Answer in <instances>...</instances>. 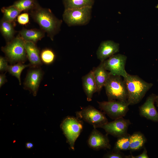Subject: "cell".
Instances as JSON below:
<instances>
[{
	"label": "cell",
	"mask_w": 158,
	"mask_h": 158,
	"mask_svg": "<svg viewBox=\"0 0 158 158\" xmlns=\"http://www.w3.org/2000/svg\"><path fill=\"white\" fill-rule=\"evenodd\" d=\"M30 15L40 29L46 33L53 41L55 36L60 31L62 20L56 17L49 8L40 6L30 11Z\"/></svg>",
	"instance_id": "6da1fadb"
},
{
	"label": "cell",
	"mask_w": 158,
	"mask_h": 158,
	"mask_svg": "<svg viewBox=\"0 0 158 158\" xmlns=\"http://www.w3.org/2000/svg\"><path fill=\"white\" fill-rule=\"evenodd\" d=\"M123 78L127 90V102L129 105L138 103L153 85L152 83L145 81L137 75L128 74Z\"/></svg>",
	"instance_id": "7a4b0ae2"
},
{
	"label": "cell",
	"mask_w": 158,
	"mask_h": 158,
	"mask_svg": "<svg viewBox=\"0 0 158 158\" xmlns=\"http://www.w3.org/2000/svg\"><path fill=\"white\" fill-rule=\"evenodd\" d=\"M2 51L5 54L8 61L11 64L23 63L27 58L25 47V41L18 35L12 40L2 47Z\"/></svg>",
	"instance_id": "3957f363"
},
{
	"label": "cell",
	"mask_w": 158,
	"mask_h": 158,
	"mask_svg": "<svg viewBox=\"0 0 158 158\" xmlns=\"http://www.w3.org/2000/svg\"><path fill=\"white\" fill-rule=\"evenodd\" d=\"M121 77L110 76L104 86L108 100L127 102V90L124 80Z\"/></svg>",
	"instance_id": "277c9868"
},
{
	"label": "cell",
	"mask_w": 158,
	"mask_h": 158,
	"mask_svg": "<svg viewBox=\"0 0 158 158\" xmlns=\"http://www.w3.org/2000/svg\"><path fill=\"white\" fill-rule=\"evenodd\" d=\"M92 7L65 9L62 15L64 22L69 26L87 24L91 18Z\"/></svg>",
	"instance_id": "5b68a950"
},
{
	"label": "cell",
	"mask_w": 158,
	"mask_h": 158,
	"mask_svg": "<svg viewBox=\"0 0 158 158\" xmlns=\"http://www.w3.org/2000/svg\"><path fill=\"white\" fill-rule=\"evenodd\" d=\"M60 126L70 148L72 150H74L75 141L83 130V121L77 117L68 116L63 120Z\"/></svg>",
	"instance_id": "8992f818"
},
{
	"label": "cell",
	"mask_w": 158,
	"mask_h": 158,
	"mask_svg": "<svg viewBox=\"0 0 158 158\" xmlns=\"http://www.w3.org/2000/svg\"><path fill=\"white\" fill-rule=\"evenodd\" d=\"M97 102L99 108L113 119L123 117L129 110L127 102L113 100Z\"/></svg>",
	"instance_id": "52a82bcc"
},
{
	"label": "cell",
	"mask_w": 158,
	"mask_h": 158,
	"mask_svg": "<svg viewBox=\"0 0 158 158\" xmlns=\"http://www.w3.org/2000/svg\"><path fill=\"white\" fill-rule=\"evenodd\" d=\"M105 114L94 107L88 106L77 112L76 116L96 128H100L108 122Z\"/></svg>",
	"instance_id": "ba28073f"
},
{
	"label": "cell",
	"mask_w": 158,
	"mask_h": 158,
	"mask_svg": "<svg viewBox=\"0 0 158 158\" xmlns=\"http://www.w3.org/2000/svg\"><path fill=\"white\" fill-rule=\"evenodd\" d=\"M127 59L125 55L117 54L113 55L103 62L105 68L111 75L124 78L128 74L125 68Z\"/></svg>",
	"instance_id": "9c48e42d"
},
{
	"label": "cell",
	"mask_w": 158,
	"mask_h": 158,
	"mask_svg": "<svg viewBox=\"0 0 158 158\" xmlns=\"http://www.w3.org/2000/svg\"><path fill=\"white\" fill-rule=\"evenodd\" d=\"M131 123L129 119L121 117L108 122L100 128L103 129L107 134L118 138L128 134V129Z\"/></svg>",
	"instance_id": "30bf717a"
},
{
	"label": "cell",
	"mask_w": 158,
	"mask_h": 158,
	"mask_svg": "<svg viewBox=\"0 0 158 158\" xmlns=\"http://www.w3.org/2000/svg\"><path fill=\"white\" fill-rule=\"evenodd\" d=\"M89 147L95 150L110 149L111 145L107 135H104L94 128L87 141Z\"/></svg>",
	"instance_id": "8fae6325"
},
{
	"label": "cell",
	"mask_w": 158,
	"mask_h": 158,
	"mask_svg": "<svg viewBox=\"0 0 158 158\" xmlns=\"http://www.w3.org/2000/svg\"><path fill=\"white\" fill-rule=\"evenodd\" d=\"M43 75L38 67H34L28 72L24 83V88L31 92L34 96L37 95Z\"/></svg>",
	"instance_id": "7c38bea8"
},
{
	"label": "cell",
	"mask_w": 158,
	"mask_h": 158,
	"mask_svg": "<svg viewBox=\"0 0 158 158\" xmlns=\"http://www.w3.org/2000/svg\"><path fill=\"white\" fill-rule=\"evenodd\" d=\"M156 95L152 94L147 98L144 103L139 108L141 116L152 121L158 122V113L154 105Z\"/></svg>",
	"instance_id": "4fadbf2b"
},
{
	"label": "cell",
	"mask_w": 158,
	"mask_h": 158,
	"mask_svg": "<svg viewBox=\"0 0 158 158\" xmlns=\"http://www.w3.org/2000/svg\"><path fill=\"white\" fill-rule=\"evenodd\" d=\"M119 44L113 41L108 40L102 42L97 51L98 59L102 62L109 58L119 51Z\"/></svg>",
	"instance_id": "5bb4252c"
},
{
	"label": "cell",
	"mask_w": 158,
	"mask_h": 158,
	"mask_svg": "<svg viewBox=\"0 0 158 158\" xmlns=\"http://www.w3.org/2000/svg\"><path fill=\"white\" fill-rule=\"evenodd\" d=\"M25 47L27 58L30 66L33 68L38 67L42 65L40 53L36 44L31 42L25 41Z\"/></svg>",
	"instance_id": "9a60e30c"
},
{
	"label": "cell",
	"mask_w": 158,
	"mask_h": 158,
	"mask_svg": "<svg viewBox=\"0 0 158 158\" xmlns=\"http://www.w3.org/2000/svg\"><path fill=\"white\" fill-rule=\"evenodd\" d=\"M82 85L87 100H92L93 94L97 92V88L93 70L84 76L82 78Z\"/></svg>",
	"instance_id": "2e32d148"
},
{
	"label": "cell",
	"mask_w": 158,
	"mask_h": 158,
	"mask_svg": "<svg viewBox=\"0 0 158 158\" xmlns=\"http://www.w3.org/2000/svg\"><path fill=\"white\" fill-rule=\"evenodd\" d=\"M94 77L97 86V92H99L104 87L110 75L105 68L103 62L93 70Z\"/></svg>",
	"instance_id": "e0dca14e"
},
{
	"label": "cell",
	"mask_w": 158,
	"mask_h": 158,
	"mask_svg": "<svg viewBox=\"0 0 158 158\" xmlns=\"http://www.w3.org/2000/svg\"><path fill=\"white\" fill-rule=\"evenodd\" d=\"M45 34V32L41 29L23 28L19 31V35L25 41L36 44L44 37Z\"/></svg>",
	"instance_id": "ac0fdd59"
},
{
	"label": "cell",
	"mask_w": 158,
	"mask_h": 158,
	"mask_svg": "<svg viewBox=\"0 0 158 158\" xmlns=\"http://www.w3.org/2000/svg\"><path fill=\"white\" fill-rule=\"evenodd\" d=\"M16 25V23L6 21L2 19L0 20V32L7 42L10 41L15 37L16 31L14 27Z\"/></svg>",
	"instance_id": "d6986e66"
},
{
	"label": "cell",
	"mask_w": 158,
	"mask_h": 158,
	"mask_svg": "<svg viewBox=\"0 0 158 158\" xmlns=\"http://www.w3.org/2000/svg\"><path fill=\"white\" fill-rule=\"evenodd\" d=\"M146 139L144 135L140 132H135L130 135L129 150H138L144 146Z\"/></svg>",
	"instance_id": "ffe728a7"
},
{
	"label": "cell",
	"mask_w": 158,
	"mask_h": 158,
	"mask_svg": "<svg viewBox=\"0 0 158 158\" xmlns=\"http://www.w3.org/2000/svg\"><path fill=\"white\" fill-rule=\"evenodd\" d=\"M12 5L21 12L30 11L40 6L36 0H18Z\"/></svg>",
	"instance_id": "44dd1931"
},
{
	"label": "cell",
	"mask_w": 158,
	"mask_h": 158,
	"mask_svg": "<svg viewBox=\"0 0 158 158\" xmlns=\"http://www.w3.org/2000/svg\"><path fill=\"white\" fill-rule=\"evenodd\" d=\"M65 9L92 7L94 0H63Z\"/></svg>",
	"instance_id": "7402d4cb"
},
{
	"label": "cell",
	"mask_w": 158,
	"mask_h": 158,
	"mask_svg": "<svg viewBox=\"0 0 158 158\" xmlns=\"http://www.w3.org/2000/svg\"><path fill=\"white\" fill-rule=\"evenodd\" d=\"M1 10L3 14L1 19L14 23H15L17 17L21 12L12 5L8 7H3L1 8Z\"/></svg>",
	"instance_id": "603a6c76"
},
{
	"label": "cell",
	"mask_w": 158,
	"mask_h": 158,
	"mask_svg": "<svg viewBox=\"0 0 158 158\" xmlns=\"http://www.w3.org/2000/svg\"><path fill=\"white\" fill-rule=\"evenodd\" d=\"M130 135L128 133L118 138L114 145L113 151L120 152L121 151L129 150Z\"/></svg>",
	"instance_id": "cb8c5ba5"
},
{
	"label": "cell",
	"mask_w": 158,
	"mask_h": 158,
	"mask_svg": "<svg viewBox=\"0 0 158 158\" xmlns=\"http://www.w3.org/2000/svg\"><path fill=\"white\" fill-rule=\"evenodd\" d=\"M30 64H24L21 63L8 66L7 71L12 76L16 77L18 80L19 84L21 85L20 75L23 70L26 67L30 66Z\"/></svg>",
	"instance_id": "d4e9b609"
},
{
	"label": "cell",
	"mask_w": 158,
	"mask_h": 158,
	"mask_svg": "<svg viewBox=\"0 0 158 158\" xmlns=\"http://www.w3.org/2000/svg\"><path fill=\"white\" fill-rule=\"evenodd\" d=\"M40 57L42 62L45 64L49 65L52 63L54 61L56 55L51 49L45 48L41 51Z\"/></svg>",
	"instance_id": "484cf974"
},
{
	"label": "cell",
	"mask_w": 158,
	"mask_h": 158,
	"mask_svg": "<svg viewBox=\"0 0 158 158\" xmlns=\"http://www.w3.org/2000/svg\"><path fill=\"white\" fill-rule=\"evenodd\" d=\"M18 22L20 25H25L27 24L29 21V14L25 13L20 14L17 17Z\"/></svg>",
	"instance_id": "4316f807"
},
{
	"label": "cell",
	"mask_w": 158,
	"mask_h": 158,
	"mask_svg": "<svg viewBox=\"0 0 158 158\" xmlns=\"http://www.w3.org/2000/svg\"><path fill=\"white\" fill-rule=\"evenodd\" d=\"M8 60L6 57H0V71L1 72L7 71L8 65Z\"/></svg>",
	"instance_id": "83f0119b"
},
{
	"label": "cell",
	"mask_w": 158,
	"mask_h": 158,
	"mask_svg": "<svg viewBox=\"0 0 158 158\" xmlns=\"http://www.w3.org/2000/svg\"><path fill=\"white\" fill-rule=\"evenodd\" d=\"M104 158H122L125 157L120 152L114 151L109 152L105 154L104 156Z\"/></svg>",
	"instance_id": "f1b7e54d"
},
{
	"label": "cell",
	"mask_w": 158,
	"mask_h": 158,
	"mask_svg": "<svg viewBox=\"0 0 158 158\" xmlns=\"http://www.w3.org/2000/svg\"><path fill=\"white\" fill-rule=\"evenodd\" d=\"M125 158H149L147 154V150L145 147H144L143 152L139 155L133 156L132 155L125 156Z\"/></svg>",
	"instance_id": "f546056e"
},
{
	"label": "cell",
	"mask_w": 158,
	"mask_h": 158,
	"mask_svg": "<svg viewBox=\"0 0 158 158\" xmlns=\"http://www.w3.org/2000/svg\"><path fill=\"white\" fill-rule=\"evenodd\" d=\"M7 81L5 74H1L0 75V87L4 84Z\"/></svg>",
	"instance_id": "4dcf8cb0"
},
{
	"label": "cell",
	"mask_w": 158,
	"mask_h": 158,
	"mask_svg": "<svg viewBox=\"0 0 158 158\" xmlns=\"http://www.w3.org/2000/svg\"><path fill=\"white\" fill-rule=\"evenodd\" d=\"M26 146L27 148L30 149L33 147V145L30 142H28L26 144Z\"/></svg>",
	"instance_id": "1f68e13d"
},
{
	"label": "cell",
	"mask_w": 158,
	"mask_h": 158,
	"mask_svg": "<svg viewBox=\"0 0 158 158\" xmlns=\"http://www.w3.org/2000/svg\"><path fill=\"white\" fill-rule=\"evenodd\" d=\"M155 102H156L157 103L158 102V95H156Z\"/></svg>",
	"instance_id": "d6a6232c"
},
{
	"label": "cell",
	"mask_w": 158,
	"mask_h": 158,
	"mask_svg": "<svg viewBox=\"0 0 158 158\" xmlns=\"http://www.w3.org/2000/svg\"><path fill=\"white\" fill-rule=\"evenodd\" d=\"M157 105L158 106V102H157Z\"/></svg>",
	"instance_id": "836d02e7"
}]
</instances>
